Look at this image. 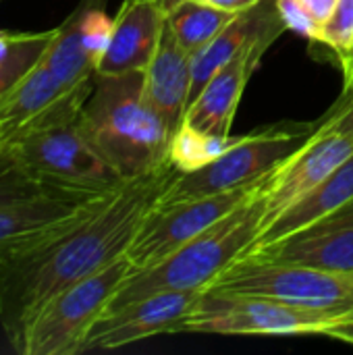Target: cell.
Returning <instances> with one entry per match:
<instances>
[{
    "instance_id": "4fadbf2b",
    "label": "cell",
    "mask_w": 353,
    "mask_h": 355,
    "mask_svg": "<svg viewBox=\"0 0 353 355\" xmlns=\"http://www.w3.org/2000/svg\"><path fill=\"white\" fill-rule=\"evenodd\" d=\"M241 258L353 272V200L281 239L252 245Z\"/></svg>"
},
{
    "instance_id": "44dd1931",
    "label": "cell",
    "mask_w": 353,
    "mask_h": 355,
    "mask_svg": "<svg viewBox=\"0 0 353 355\" xmlns=\"http://www.w3.org/2000/svg\"><path fill=\"white\" fill-rule=\"evenodd\" d=\"M235 15L198 0H171L166 23L183 50L196 54L204 48Z\"/></svg>"
},
{
    "instance_id": "7a4b0ae2",
    "label": "cell",
    "mask_w": 353,
    "mask_h": 355,
    "mask_svg": "<svg viewBox=\"0 0 353 355\" xmlns=\"http://www.w3.org/2000/svg\"><path fill=\"white\" fill-rule=\"evenodd\" d=\"M79 127L94 150L129 181L169 160L173 131L144 96V73L96 75Z\"/></svg>"
},
{
    "instance_id": "9c48e42d",
    "label": "cell",
    "mask_w": 353,
    "mask_h": 355,
    "mask_svg": "<svg viewBox=\"0 0 353 355\" xmlns=\"http://www.w3.org/2000/svg\"><path fill=\"white\" fill-rule=\"evenodd\" d=\"M268 175L256 183L212 196L187 198L177 202H158L144 220L139 233L135 235L127 252L129 262L133 264V268H148L164 260L177 248L198 237L214 223H218L235 208H239L262 187Z\"/></svg>"
},
{
    "instance_id": "e0dca14e",
    "label": "cell",
    "mask_w": 353,
    "mask_h": 355,
    "mask_svg": "<svg viewBox=\"0 0 353 355\" xmlns=\"http://www.w3.org/2000/svg\"><path fill=\"white\" fill-rule=\"evenodd\" d=\"M114 191V189H112ZM50 189L35 198L0 206V248L50 233L94 208L108 193Z\"/></svg>"
},
{
    "instance_id": "83f0119b",
    "label": "cell",
    "mask_w": 353,
    "mask_h": 355,
    "mask_svg": "<svg viewBox=\"0 0 353 355\" xmlns=\"http://www.w3.org/2000/svg\"><path fill=\"white\" fill-rule=\"evenodd\" d=\"M312 15H314V19L322 25L327 19H329V15L335 10V6H337V2L339 0H300Z\"/></svg>"
},
{
    "instance_id": "603a6c76",
    "label": "cell",
    "mask_w": 353,
    "mask_h": 355,
    "mask_svg": "<svg viewBox=\"0 0 353 355\" xmlns=\"http://www.w3.org/2000/svg\"><path fill=\"white\" fill-rule=\"evenodd\" d=\"M233 139L235 137H212L187 127H179L173 133L169 158L181 173H189L216 160L233 144Z\"/></svg>"
},
{
    "instance_id": "8992f818",
    "label": "cell",
    "mask_w": 353,
    "mask_h": 355,
    "mask_svg": "<svg viewBox=\"0 0 353 355\" xmlns=\"http://www.w3.org/2000/svg\"><path fill=\"white\" fill-rule=\"evenodd\" d=\"M316 127L318 123L281 125L235 137L233 144L210 164L189 173H179L160 202L212 196L256 183L300 150Z\"/></svg>"
},
{
    "instance_id": "f546056e",
    "label": "cell",
    "mask_w": 353,
    "mask_h": 355,
    "mask_svg": "<svg viewBox=\"0 0 353 355\" xmlns=\"http://www.w3.org/2000/svg\"><path fill=\"white\" fill-rule=\"evenodd\" d=\"M341 67H343V77H345V92L353 94V60L343 62Z\"/></svg>"
},
{
    "instance_id": "3957f363",
    "label": "cell",
    "mask_w": 353,
    "mask_h": 355,
    "mask_svg": "<svg viewBox=\"0 0 353 355\" xmlns=\"http://www.w3.org/2000/svg\"><path fill=\"white\" fill-rule=\"evenodd\" d=\"M92 87L94 81L73 89L42 114L4 133L15 158L46 187L104 193L125 183L79 127V114Z\"/></svg>"
},
{
    "instance_id": "2e32d148",
    "label": "cell",
    "mask_w": 353,
    "mask_h": 355,
    "mask_svg": "<svg viewBox=\"0 0 353 355\" xmlns=\"http://www.w3.org/2000/svg\"><path fill=\"white\" fill-rule=\"evenodd\" d=\"M287 31L277 0H260L250 10L237 12L204 48L191 56V89L189 104L200 96L204 85L243 48L260 37L277 40ZM187 104V108H189Z\"/></svg>"
},
{
    "instance_id": "ffe728a7",
    "label": "cell",
    "mask_w": 353,
    "mask_h": 355,
    "mask_svg": "<svg viewBox=\"0 0 353 355\" xmlns=\"http://www.w3.org/2000/svg\"><path fill=\"white\" fill-rule=\"evenodd\" d=\"M67 94L71 92H64L48 67L37 60L0 106V133H8L21 127Z\"/></svg>"
},
{
    "instance_id": "8fae6325",
    "label": "cell",
    "mask_w": 353,
    "mask_h": 355,
    "mask_svg": "<svg viewBox=\"0 0 353 355\" xmlns=\"http://www.w3.org/2000/svg\"><path fill=\"white\" fill-rule=\"evenodd\" d=\"M204 291L206 289L154 293L104 312L87 333L83 354L94 349H119L156 335L181 333L183 320L196 308Z\"/></svg>"
},
{
    "instance_id": "d4e9b609",
    "label": "cell",
    "mask_w": 353,
    "mask_h": 355,
    "mask_svg": "<svg viewBox=\"0 0 353 355\" xmlns=\"http://www.w3.org/2000/svg\"><path fill=\"white\" fill-rule=\"evenodd\" d=\"M318 44L329 46L343 62L353 52V0H339L320 27Z\"/></svg>"
},
{
    "instance_id": "4316f807",
    "label": "cell",
    "mask_w": 353,
    "mask_h": 355,
    "mask_svg": "<svg viewBox=\"0 0 353 355\" xmlns=\"http://www.w3.org/2000/svg\"><path fill=\"white\" fill-rule=\"evenodd\" d=\"M331 129L347 135L353 139V94L345 92V100L337 104L325 119H322Z\"/></svg>"
},
{
    "instance_id": "1f68e13d",
    "label": "cell",
    "mask_w": 353,
    "mask_h": 355,
    "mask_svg": "<svg viewBox=\"0 0 353 355\" xmlns=\"http://www.w3.org/2000/svg\"><path fill=\"white\" fill-rule=\"evenodd\" d=\"M347 60H353V52H352V56H350ZM347 60H343V62H347ZM343 62H341V64H343Z\"/></svg>"
},
{
    "instance_id": "ba28073f",
    "label": "cell",
    "mask_w": 353,
    "mask_h": 355,
    "mask_svg": "<svg viewBox=\"0 0 353 355\" xmlns=\"http://www.w3.org/2000/svg\"><path fill=\"white\" fill-rule=\"evenodd\" d=\"M208 289L264 295L329 312H353V272L239 258Z\"/></svg>"
},
{
    "instance_id": "d6986e66",
    "label": "cell",
    "mask_w": 353,
    "mask_h": 355,
    "mask_svg": "<svg viewBox=\"0 0 353 355\" xmlns=\"http://www.w3.org/2000/svg\"><path fill=\"white\" fill-rule=\"evenodd\" d=\"M353 200V154L339 164L322 183H318L310 193H306L300 202L289 206L285 212H281L273 223H268L256 243H268L275 239H281L331 212L345 206ZM254 243V245H256Z\"/></svg>"
},
{
    "instance_id": "484cf974",
    "label": "cell",
    "mask_w": 353,
    "mask_h": 355,
    "mask_svg": "<svg viewBox=\"0 0 353 355\" xmlns=\"http://www.w3.org/2000/svg\"><path fill=\"white\" fill-rule=\"evenodd\" d=\"M277 8L287 29L306 35L310 42H318L322 25L314 19V15L300 0H277Z\"/></svg>"
},
{
    "instance_id": "5bb4252c",
    "label": "cell",
    "mask_w": 353,
    "mask_h": 355,
    "mask_svg": "<svg viewBox=\"0 0 353 355\" xmlns=\"http://www.w3.org/2000/svg\"><path fill=\"white\" fill-rule=\"evenodd\" d=\"M275 44L270 37H260L243 48L235 58H231L200 92V96L189 104L183 123L191 131L212 135V137H231L233 119L237 114L239 100L243 89L258 69L264 52Z\"/></svg>"
},
{
    "instance_id": "f1b7e54d",
    "label": "cell",
    "mask_w": 353,
    "mask_h": 355,
    "mask_svg": "<svg viewBox=\"0 0 353 355\" xmlns=\"http://www.w3.org/2000/svg\"><path fill=\"white\" fill-rule=\"evenodd\" d=\"M198 2H204V4H210L214 8H221V10H227V12H243V10H250L252 6H256L260 0H198Z\"/></svg>"
},
{
    "instance_id": "ac0fdd59",
    "label": "cell",
    "mask_w": 353,
    "mask_h": 355,
    "mask_svg": "<svg viewBox=\"0 0 353 355\" xmlns=\"http://www.w3.org/2000/svg\"><path fill=\"white\" fill-rule=\"evenodd\" d=\"M191 56L164 23L158 48L144 71V96L175 133L183 123L191 89Z\"/></svg>"
},
{
    "instance_id": "9a60e30c",
    "label": "cell",
    "mask_w": 353,
    "mask_h": 355,
    "mask_svg": "<svg viewBox=\"0 0 353 355\" xmlns=\"http://www.w3.org/2000/svg\"><path fill=\"white\" fill-rule=\"evenodd\" d=\"M171 0H125L112 19L108 44L98 60L96 75L144 73L152 60Z\"/></svg>"
},
{
    "instance_id": "30bf717a",
    "label": "cell",
    "mask_w": 353,
    "mask_h": 355,
    "mask_svg": "<svg viewBox=\"0 0 353 355\" xmlns=\"http://www.w3.org/2000/svg\"><path fill=\"white\" fill-rule=\"evenodd\" d=\"M352 154V137L331 129L325 121H320L306 144L268 175L264 183L262 229L289 206L300 202L306 193H310L318 183H322Z\"/></svg>"
},
{
    "instance_id": "cb8c5ba5",
    "label": "cell",
    "mask_w": 353,
    "mask_h": 355,
    "mask_svg": "<svg viewBox=\"0 0 353 355\" xmlns=\"http://www.w3.org/2000/svg\"><path fill=\"white\" fill-rule=\"evenodd\" d=\"M50 189L54 187L42 185L25 171V166L15 158L8 144L4 141V133H0V206L35 198Z\"/></svg>"
},
{
    "instance_id": "5b68a950",
    "label": "cell",
    "mask_w": 353,
    "mask_h": 355,
    "mask_svg": "<svg viewBox=\"0 0 353 355\" xmlns=\"http://www.w3.org/2000/svg\"><path fill=\"white\" fill-rule=\"evenodd\" d=\"M181 333L204 335H316L353 345V312H329L289 302L206 289Z\"/></svg>"
},
{
    "instance_id": "7402d4cb",
    "label": "cell",
    "mask_w": 353,
    "mask_h": 355,
    "mask_svg": "<svg viewBox=\"0 0 353 355\" xmlns=\"http://www.w3.org/2000/svg\"><path fill=\"white\" fill-rule=\"evenodd\" d=\"M52 35L54 29L42 33H8L0 46V106L40 60Z\"/></svg>"
},
{
    "instance_id": "6da1fadb",
    "label": "cell",
    "mask_w": 353,
    "mask_h": 355,
    "mask_svg": "<svg viewBox=\"0 0 353 355\" xmlns=\"http://www.w3.org/2000/svg\"><path fill=\"white\" fill-rule=\"evenodd\" d=\"M179 173L169 158L156 171L125 181L67 225L0 248V327L17 354L23 352L33 318L56 293L127 256Z\"/></svg>"
},
{
    "instance_id": "7c38bea8",
    "label": "cell",
    "mask_w": 353,
    "mask_h": 355,
    "mask_svg": "<svg viewBox=\"0 0 353 355\" xmlns=\"http://www.w3.org/2000/svg\"><path fill=\"white\" fill-rule=\"evenodd\" d=\"M102 6L104 0H81L64 23L54 27L50 44L40 56L64 92H73L96 77L98 60L112 29V19Z\"/></svg>"
},
{
    "instance_id": "4dcf8cb0",
    "label": "cell",
    "mask_w": 353,
    "mask_h": 355,
    "mask_svg": "<svg viewBox=\"0 0 353 355\" xmlns=\"http://www.w3.org/2000/svg\"><path fill=\"white\" fill-rule=\"evenodd\" d=\"M6 37H8V33H6V31H0V46L4 44V40H6Z\"/></svg>"
},
{
    "instance_id": "277c9868",
    "label": "cell",
    "mask_w": 353,
    "mask_h": 355,
    "mask_svg": "<svg viewBox=\"0 0 353 355\" xmlns=\"http://www.w3.org/2000/svg\"><path fill=\"white\" fill-rule=\"evenodd\" d=\"M264 183L239 208L177 248L164 260L148 268H133L106 312L154 293L208 289L256 243L264 220Z\"/></svg>"
},
{
    "instance_id": "52a82bcc",
    "label": "cell",
    "mask_w": 353,
    "mask_h": 355,
    "mask_svg": "<svg viewBox=\"0 0 353 355\" xmlns=\"http://www.w3.org/2000/svg\"><path fill=\"white\" fill-rule=\"evenodd\" d=\"M131 270L133 264L125 256L56 293L33 318L21 355L83 354L87 333Z\"/></svg>"
}]
</instances>
